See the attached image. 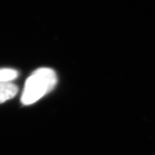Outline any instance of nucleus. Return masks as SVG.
<instances>
[{
    "instance_id": "nucleus-1",
    "label": "nucleus",
    "mask_w": 155,
    "mask_h": 155,
    "mask_svg": "<svg viewBox=\"0 0 155 155\" xmlns=\"http://www.w3.org/2000/svg\"><path fill=\"white\" fill-rule=\"evenodd\" d=\"M57 76L50 68H40L28 78L23 94L21 102L23 105L32 104L49 93L56 86Z\"/></svg>"
},
{
    "instance_id": "nucleus-2",
    "label": "nucleus",
    "mask_w": 155,
    "mask_h": 155,
    "mask_svg": "<svg viewBox=\"0 0 155 155\" xmlns=\"http://www.w3.org/2000/svg\"><path fill=\"white\" fill-rule=\"evenodd\" d=\"M18 92V87L11 83L0 84V104H2L15 96Z\"/></svg>"
},
{
    "instance_id": "nucleus-3",
    "label": "nucleus",
    "mask_w": 155,
    "mask_h": 155,
    "mask_svg": "<svg viewBox=\"0 0 155 155\" xmlns=\"http://www.w3.org/2000/svg\"><path fill=\"white\" fill-rule=\"evenodd\" d=\"M18 76V72L15 69L9 68L0 69V84L10 83L11 81L16 79Z\"/></svg>"
}]
</instances>
